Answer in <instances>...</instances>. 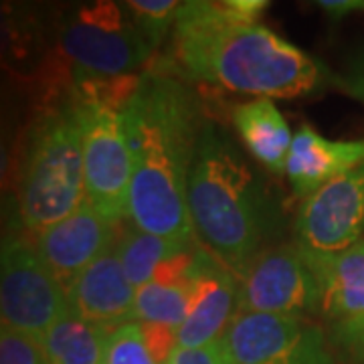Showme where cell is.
I'll list each match as a JSON object with an SVG mask.
<instances>
[{
  "mask_svg": "<svg viewBox=\"0 0 364 364\" xmlns=\"http://www.w3.org/2000/svg\"><path fill=\"white\" fill-rule=\"evenodd\" d=\"M109 332L65 312L39 342L49 364H104Z\"/></svg>",
  "mask_w": 364,
  "mask_h": 364,
  "instance_id": "e0dca14e",
  "label": "cell"
},
{
  "mask_svg": "<svg viewBox=\"0 0 364 364\" xmlns=\"http://www.w3.org/2000/svg\"><path fill=\"white\" fill-rule=\"evenodd\" d=\"M296 243L308 253L330 255L364 237V162L304 198Z\"/></svg>",
  "mask_w": 364,
  "mask_h": 364,
  "instance_id": "30bf717a",
  "label": "cell"
},
{
  "mask_svg": "<svg viewBox=\"0 0 364 364\" xmlns=\"http://www.w3.org/2000/svg\"><path fill=\"white\" fill-rule=\"evenodd\" d=\"M117 227L119 225L109 223L91 205L83 203L69 217L39 231L35 247L67 294V287L79 273L116 243Z\"/></svg>",
  "mask_w": 364,
  "mask_h": 364,
  "instance_id": "7c38bea8",
  "label": "cell"
},
{
  "mask_svg": "<svg viewBox=\"0 0 364 364\" xmlns=\"http://www.w3.org/2000/svg\"><path fill=\"white\" fill-rule=\"evenodd\" d=\"M124 122L132 150L128 219L140 231L195 245L188 174L203 124L193 91L170 73H144Z\"/></svg>",
  "mask_w": 364,
  "mask_h": 364,
  "instance_id": "6da1fadb",
  "label": "cell"
},
{
  "mask_svg": "<svg viewBox=\"0 0 364 364\" xmlns=\"http://www.w3.org/2000/svg\"><path fill=\"white\" fill-rule=\"evenodd\" d=\"M267 9V0H191L181 4L174 31L255 25Z\"/></svg>",
  "mask_w": 364,
  "mask_h": 364,
  "instance_id": "d6986e66",
  "label": "cell"
},
{
  "mask_svg": "<svg viewBox=\"0 0 364 364\" xmlns=\"http://www.w3.org/2000/svg\"><path fill=\"white\" fill-rule=\"evenodd\" d=\"M363 162L364 140H330L312 126H301L291 140L286 174L294 193L308 198L326 182Z\"/></svg>",
  "mask_w": 364,
  "mask_h": 364,
  "instance_id": "5bb4252c",
  "label": "cell"
},
{
  "mask_svg": "<svg viewBox=\"0 0 364 364\" xmlns=\"http://www.w3.org/2000/svg\"><path fill=\"white\" fill-rule=\"evenodd\" d=\"M188 213L196 239L237 279L267 249L282 221L263 178L213 122L203 124L196 142Z\"/></svg>",
  "mask_w": 364,
  "mask_h": 364,
  "instance_id": "7a4b0ae2",
  "label": "cell"
},
{
  "mask_svg": "<svg viewBox=\"0 0 364 364\" xmlns=\"http://www.w3.org/2000/svg\"><path fill=\"white\" fill-rule=\"evenodd\" d=\"M166 364H233L225 336L200 348H174Z\"/></svg>",
  "mask_w": 364,
  "mask_h": 364,
  "instance_id": "484cf974",
  "label": "cell"
},
{
  "mask_svg": "<svg viewBox=\"0 0 364 364\" xmlns=\"http://www.w3.org/2000/svg\"><path fill=\"white\" fill-rule=\"evenodd\" d=\"M144 336L148 342V348L154 354L158 364H166L172 350L176 348V334L178 330L160 324H142Z\"/></svg>",
  "mask_w": 364,
  "mask_h": 364,
  "instance_id": "4316f807",
  "label": "cell"
},
{
  "mask_svg": "<svg viewBox=\"0 0 364 364\" xmlns=\"http://www.w3.org/2000/svg\"><path fill=\"white\" fill-rule=\"evenodd\" d=\"M233 124L249 154L273 174H286L294 134L273 100H253L233 109Z\"/></svg>",
  "mask_w": 364,
  "mask_h": 364,
  "instance_id": "2e32d148",
  "label": "cell"
},
{
  "mask_svg": "<svg viewBox=\"0 0 364 364\" xmlns=\"http://www.w3.org/2000/svg\"><path fill=\"white\" fill-rule=\"evenodd\" d=\"M188 310V282L186 284H160L148 282L136 289L134 322L160 324L178 330Z\"/></svg>",
  "mask_w": 364,
  "mask_h": 364,
  "instance_id": "ffe728a7",
  "label": "cell"
},
{
  "mask_svg": "<svg viewBox=\"0 0 364 364\" xmlns=\"http://www.w3.org/2000/svg\"><path fill=\"white\" fill-rule=\"evenodd\" d=\"M225 342L233 364H338L324 328L308 318L235 314Z\"/></svg>",
  "mask_w": 364,
  "mask_h": 364,
  "instance_id": "9c48e42d",
  "label": "cell"
},
{
  "mask_svg": "<svg viewBox=\"0 0 364 364\" xmlns=\"http://www.w3.org/2000/svg\"><path fill=\"white\" fill-rule=\"evenodd\" d=\"M326 334L338 364H364V314L332 324Z\"/></svg>",
  "mask_w": 364,
  "mask_h": 364,
  "instance_id": "cb8c5ba5",
  "label": "cell"
},
{
  "mask_svg": "<svg viewBox=\"0 0 364 364\" xmlns=\"http://www.w3.org/2000/svg\"><path fill=\"white\" fill-rule=\"evenodd\" d=\"M71 104L81 126L85 203L104 219L119 225L128 219L132 184V150L124 109L75 97Z\"/></svg>",
  "mask_w": 364,
  "mask_h": 364,
  "instance_id": "8992f818",
  "label": "cell"
},
{
  "mask_svg": "<svg viewBox=\"0 0 364 364\" xmlns=\"http://www.w3.org/2000/svg\"><path fill=\"white\" fill-rule=\"evenodd\" d=\"M11 181H13V142L9 128L0 119V191H4Z\"/></svg>",
  "mask_w": 364,
  "mask_h": 364,
  "instance_id": "f1b7e54d",
  "label": "cell"
},
{
  "mask_svg": "<svg viewBox=\"0 0 364 364\" xmlns=\"http://www.w3.org/2000/svg\"><path fill=\"white\" fill-rule=\"evenodd\" d=\"M59 49L73 65L75 79L132 77L154 53L130 13L105 0L83 4L67 16Z\"/></svg>",
  "mask_w": 364,
  "mask_h": 364,
  "instance_id": "5b68a950",
  "label": "cell"
},
{
  "mask_svg": "<svg viewBox=\"0 0 364 364\" xmlns=\"http://www.w3.org/2000/svg\"><path fill=\"white\" fill-rule=\"evenodd\" d=\"M69 312L67 294L25 235L0 239V324L41 340Z\"/></svg>",
  "mask_w": 364,
  "mask_h": 364,
  "instance_id": "52a82bcc",
  "label": "cell"
},
{
  "mask_svg": "<svg viewBox=\"0 0 364 364\" xmlns=\"http://www.w3.org/2000/svg\"><path fill=\"white\" fill-rule=\"evenodd\" d=\"M195 245H184V243H176V241H170V239L158 237V235L146 233L134 225L122 229L116 241L122 267L136 289L146 286L164 261H168L176 253L195 247Z\"/></svg>",
  "mask_w": 364,
  "mask_h": 364,
  "instance_id": "ac0fdd59",
  "label": "cell"
},
{
  "mask_svg": "<svg viewBox=\"0 0 364 364\" xmlns=\"http://www.w3.org/2000/svg\"><path fill=\"white\" fill-rule=\"evenodd\" d=\"M174 51L188 77L257 100L310 95L330 81L322 61L259 23L174 31Z\"/></svg>",
  "mask_w": 364,
  "mask_h": 364,
  "instance_id": "3957f363",
  "label": "cell"
},
{
  "mask_svg": "<svg viewBox=\"0 0 364 364\" xmlns=\"http://www.w3.org/2000/svg\"><path fill=\"white\" fill-rule=\"evenodd\" d=\"M181 4L178 0H130L126 2V11L142 33L144 41L156 51L170 28L176 25Z\"/></svg>",
  "mask_w": 364,
  "mask_h": 364,
  "instance_id": "44dd1931",
  "label": "cell"
},
{
  "mask_svg": "<svg viewBox=\"0 0 364 364\" xmlns=\"http://www.w3.org/2000/svg\"><path fill=\"white\" fill-rule=\"evenodd\" d=\"M33 41L23 13L11 4H0V63L9 59H23Z\"/></svg>",
  "mask_w": 364,
  "mask_h": 364,
  "instance_id": "603a6c76",
  "label": "cell"
},
{
  "mask_svg": "<svg viewBox=\"0 0 364 364\" xmlns=\"http://www.w3.org/2000/svg\"><path fill=\"white\" fill-rule=\"evenodd\" d=\"M301 249V247H299ZM320 286V316L338 324L364 314V237L344 251L320 255L304 251Z\"/></svg>",
  "mask_w": 364,
  "mask_h": 364,
  "instance_id": "9a60e30c",
  "label": "cell"
},
{
  "mask_svg": "<svg viewBox=\"0 0 364 364\" xmlns=\"http://www.w3.org/2000/svg\"><path fill=\"white\" fill-rule=\"evenodd\" d=\"M134 301L136 287L122 267L116 243L67 287L69 312L105 330L134 322Z\"/></svg>",
  "mask_w": 364,
  "mask_h": 364,
  "instance_id": "4fadbf2b",
  "label": "cell"
},
{
  "mask_svg": "<svg viewBox=\"0 0 364 364\" xmlns=\"http://www.w3.org/2000/svg\"><path fill=\"white\" fill-rule=\"evenodd\" d=\"M85 203L83 144L75 107H53L35 122L18 178V219L28 233L61 221Z\"/></svg>",
  "mask_w": 364,
  "mask_h": 364,
  "instance_id": "277c9868",
  "label": "cell"
},
{
  "mask_svg": "<svg viewBox=\"0 0 364 364\" xmlns=\"http://www.w3.org/2000/svg\"><path fill=\"white\" fill-rule=\"evenodd\" d=\"M336 85L344 93L364 104V49L350 57L344 71L336 77Z\"/></svg>",
  "mask_w": 364,
  "mask_h": 364,
  "instance_id": "83f0119b",
  "label": "cell"
},
{
  "mask_svg": "<svg viewBox=\"0 0 364 364\" xmlns=\"http://www.w3.org/2000/svg\"><path fill=\"white\" fill-rule=\"evenodd\" d=\"M318 6H320L334 23L346 18L348 14L356 13V11H364L363 0H320Z\"/></svg>",
  "mask_w": 364,
  "mask_h": 364,
  "instance_id": "f546056e",
  "label": "cell"
},
{
  "mask_svg": "<svg viewBox=\"0 0 364 364\" xmlns=\"http://www.w3.org/2000/svg\"><path fill=\"white\" fill-rule=\"evenodd\" d=\"M104 364H158L148 348L140 322H128L109 332Z\"/></svg>",
  "mask_w": 364,
  "mask_h": 364,
  "instance_id": "7402d4cb",
  "label": "cell"
},
{
  "mask_svg": "<svg viewBox=\"0 0 364 364\" xmlns=\"http://www.w3.org/2000/svg\"><path fill=\"white\" fill-rule=\"evenodd\" d=\"M320 286L298 243L267 247L239 277L237 314L308 318L320 314Z\"/></svg>",
  "mask_w": 364,
  "mask_h": 364,
  "instance_id": "ba28073f",
  "label": "cell"
},
{
  "mask_svg": "<svg viewBox=\"0 0 364 364\" xmlns=\"http://www.w3.org/2000/svg\"><path fill=\"white\" fill-rule=\"evenodd\" d=\"M239 279L198 245L188 275V310L178 328V348H200L225 336L237 314Z\"/></svg>",
  "mask_w": 364,
  "mask_h": 364,
  "instance_id": "8fae6325",
  "label": "cell"
},
{
  "mask_svg": "<svg viewBox=\"0 0 364 364\" xmlns=\"http://www.w3.org/2000/svg\"><path fill=\"white\" fill-rule=\"evenodd\" d=\"M0 364H49L37 338L0 324Z\"/></svg>",
  "mask_w": 364,
  "mask_h": 364,
  "instance_id": "d4e9b609",
  "label": "cell"
}]
</instances>
